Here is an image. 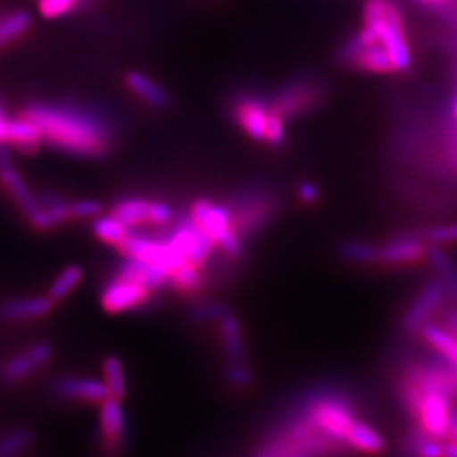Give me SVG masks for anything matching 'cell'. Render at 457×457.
Here are the masks:
<instances>
[{
  "instance_id": "cell-1",
  "label": "cell",
  "mask_w": 457,
  "mask_h": 457,
  "mask_svg": "<svg viewBox=\"0 0 457 457\" xmlns=\"http://www.w3.org/2000/svg\"><path fill=\"white\" fill-rule=\"evenodd\" d=\"M21 115L39 128L43 145L68 156L104 158L114 146L115 134L105 115L71 102L28 104Z\"/></svg>"
},
{
  "instance_id": "cell-2",
  "label": "cell",
  "mask_w": 457,
  "mask_h": 457,
  "mask_svg": "<svg viewBox=\"0 0 457 457\" xmlns=\"http://www.w3.org/2000/svg\"><path fill=\"white\" fill-rule=\"evenodd\" d=\"M362 22L376 41L386 49L396 71H407L411 65V54L405 39L403 16L393 0H364Z\"/></svg>"
},
{
  "instance_id": "cell-3",
  "label": "cell",
  "mask_w": 457,
  "mask_h": 457,
  "mask_svg": "<svg viewBox=\"0 0 457 457\" xmlns=\"http://www.w3.org/2000/svg\"><path fill=\"white\" fill-rule=\"evenodd\" d=\"M226 205L230 212L232 228L245 241L266 228L279 209L277 195L262 187H245L230 196Z\"/></svg>"
},
{
  "instance_id": "cell-4",
  "label": "cell",
  "mask_w": 457,
  "mask_h": 457,
  "mask_svg": "<svg viewBox=\"0 0 457 457\" xmlns=\"http://www.w3.org/2000/svg\"><path fill=\"white\" fill-rule=\"evenodd\" d=\"M188 212L196 224L212 237L220 253L234 262L245 258V239L232 228L230 212L226 204L212 202L211 198H196L192 202Z\"/></svg>"
},
{
  "instance_id": "cell-5",
  "label": "cell",
  "mask_w": 457,
  "mask_h": 457,
  "mask_svg": "<svg viewBox=\"0 0 457 457\" xmlns=\"http://www.w3.org/2000/svg\"><path fill=\"white\" fill-rule=\"evenodd\" d=\"M322 83L311 77H296L278 88L277 94L270 97V107L287 122L295 117H302L315 111L322 104Z\"/></svg>"
},
{
  "instance_id": "cell-6",
  "label": "cell",
  "mask_w": 457,
  "mask_h": 457,
  "mask_svg": "<svg viewBox=\"0 0 457 457\" xmlns=\"http://www.w3.org/2000/svg\"><path fill=\"white\" fill-rule=\"evenodd\" d=\"M98 445L104 457H122L129 445V422L120 400L107 398L98 410Z\"/></svg>"
},
{
  "instance_id": "cell-7",
  "label": "cell",
  "mask_w": 457,
  "mask_h": 457,
  "mask_svg": "<svg viewBox=\"0 0 457 457\" xmlns=\"http://www.w3.org/2000/svg\"><path fill=\"white\" fill-rule=\"evenodd\" d=\"M111 213L131 228H166L177 217L170 204L163 200H147L145 196H120L112 205Z\"/></svg>"
},
{
  "instance_id": "cell-8",
  "label": "cell",
  "mask_w": 457,
  "mask_h": 457,
  "mask_svg": "<svg viewBox=\"0 0 457 457\" xmlns=\"http://www.w3.org/2000/svg\"><path fill=\"white\" fill-rule=\"evenodd\" d=\"M53 356L54 351L51 343L34 341L0 364V381L5 386H17L46 368Z\"/></svg>"
},
{
  "instance_id": "cell-9",
  "label": "cell",
  "mask_w": 457,
  "mask_h": 457,
  "mask_svg": "<svg viewBox=\"0 0 457 457\" xmlns=\"http://www.w3.org/2000/svg\"><path fill=\"white\" fill-rule=\"evenodd\" d=\"M230 115L234 122L256 143L266 145L268 120L271 115L270 97L256 92L237 94L230 102Z\"/></svg>"
},
{
  "instance_id": "cell-10",
  "label": "cell",
  "mask_w": 457,
  "mask_h": 457,
  "mask_svg": "<svg viewBox=\"0 0 457 457\" xmlns=\"http://www.w3.org/2000/svg\"><path fill=\"white\" fill-rule=\"evenodd\" d=\"M156 294L149 292L143 285L134 283L129 279L112 277L109 279L102 290H100V307L102 311L119 315L126 312L137 311L141 307H146Z\"/></svg>"
},
{
  "instance_id": "cell-11",
  "label": "cell",
  "mask_w": 457,
  "mask_h": 457,
  "mask_svg": "<svg viewBox=\"0 0 457 457\" xmlns=\"http://www.w3.org/2000/svg\"><path fill=\"white\" fill-rule=\"evenodd\" d=\"M0 185L28 220L39 211V198L19 173L7 145H0Z\"/></svg>"
},
{
  "instance_id": "cell-12",
  "label": "cell",
  "mask_w": 457,
  "mask_h": 457,
  "mask_svg": "<svg viewBox=\"0 0 457 457\" xmlns=\"http://www.w3.org/2000/svg\"><path fill=\"white\" fill-rule=\"evenodd\" d=\"M451 403H453V398H449L444 393H425L410 417L415 420L417 427H420L424 430L427 436L444 442L445 430H447L449 419H451V411H453Z\"/></svg>"
},
{
  "instance_id": "cell-13",
  "label": "cell",
  "mask_w": 457,
  "mask_h": 457,
  "mask_svg": "<svg viewBox=\"0 0 457 457\" xmlns=\"http://www.w3.org/2000/svg\"><path fill=\"white\" fill-rule=\"evenodd\" d=\"M447 294L449 290L442 278H434L427 281L403 315V330L409 334L419 332V328L427 324L428 319L441 309L442 302L445 300Z\"/></svg>"
},
{
  "instance_id": "cell-14",
  "label": "cell",
  "mask_w": 457,
  "mask_h": 457,
  "mask_svg": "<svg viewBox=\"0 0 457 457\" xmlns=\"http://www.w3.org/2000/svg\"><path fill=\"white\" fill-rule=\"evenodd\" d=\"M51 395L63 402H80V403H97L111 398L105 383L87 378V376H58L51 383Z\"/></svg>"
},
{
  "instance_id": "cell-15",
  "label": "cell",
  "mask_w": 457,
  "mask_h": 457,
  "mask_svg": "<svg viewBox=\"0 0 457 457\" xmlns=\"http://www.w3.org/2000/svg\"><path fill=\"white\" fill-rule=\"evenodd\" d=\"M114 277L139 283L153 294L171 292V271L154 262L122 256L115 266Z\"/></svg>"
},
{
  "instance_id": "cell-16",
  "label": "cell",
  "mask_w": 457,
  "mask_h": 457,
  "mask_svg": "<svg viewBox=\"0 0 457 457\" xmlns=\"http://www.w3.org/2000/svg\"><path fill=\"white\" fill-rule=\"evenodd\" d=\"M56 305L58 303L53 302L48 295L5 298L0 302V320L7 324L43 320L54 312Z\"/></svg>"
},
{
  "instance_id": "cell-17",
  "label": "cell",
  "mask_w": 457,
  "mask_h": 457,
  "mask_svg": "<svg viewBox=\"0 0 457 457\" xmlns=\"http://www.w3.org/2000/svg\"><path fill=\"white\" fill-rule=\"evenodd\" d=\"M427 249L422 237L413 234H402L378 247V262L385 266H413L424 262Z\"/></svg>"
},
{
  "instance_id": "cell-18",
  "label": "cell",
  "mask_w": 457,
  "mask_h": 457,
  "mask_svg": "<svg viewBox=\"0 0 457 457\" xmlns=\"http://www.w3.org/2000/svg\"><path fill=\"white\" fill-rule=\"evenodd\" d=\"M217 328H219V339H220V347H222L226 362H247L245 330H243L241 319L230 311L217 324Z\"/></svg>"
},
{
  "instance_id": "cell-19",
  "label": "cell",
  "mask_w": 457,
  "mask_h": 457,
  "mask_svg": "<svg viewBox=\"0 0 457 457\" xmlns=\"http://www.w3.org/2000/svg\"><path fill=\"white\" fill-rule=\"evenodd\" d=\"M37 198H39V211L28 220L34 230L49 232L70 222L68 202L62 196L43 194V195H37Z\"/></svg>"
},
{
  "instance_id": "cell-20",
  "label": "cell",
  "mask_w": 457,
  "mask_h": 457,
  "mask_svg": "<svg viewBox=\"0 0 457 457\" xmlns=\"http://www.w3.org/2000/svg\"><path fill=\"white\" fill-rule=\"evenodd\" d=\"M43 145V136L39 128L26 115H17L9 119L7 146L16 147L22 154H36Z\"/></svg>"
},
{
  "instance_id": "cell-21",
  "label": "cell",
  "mask_w": 457,
  "mask_h": 457,
  "mask_svg": "<svg viewBox=\"0 0 457 457\" xmlns=\"http://www.w3.org/2000/svg\"><path fill=\"white\" fill-rule=\"evenodd\" d=\"M126 87L139 100H143L151 109H164L170 105V97L164 92L163 87H160L153 79H149L141 71H128L126 73Z\"/></svg>"
},
{
  "instance_id": "cell-22",
  "label": "cell",
  "mask_w": 457,
  "mask_h": 457,
  "mask_svg": "<svg viewBox=\"0 0 457 457\" xmlns=\"http://www.w3.org/2000/svg\"><path fill=\"white\" fill-rule=\"evenodd\" d=\"M347 445L353 449V453L378 456L386 449V441L371 425L356 419L349 427Z\"/></svg>"
},
{
  "instance_id": "cell-23",
  "label": "cell",
  "mask_w": 457,
  "mask_h": 457,
  "mask_svg": "<svg viewBox=\"0 0 457 457\" xmlns=\"http://www.w3.org/2000/svg\"><path fill=\"white\" fill-rule=\"evenodd\" d=\"M205 290H207V279H205L204 268L195 266L192 262H185L171 273L173 294L187 296V298H196Z\"/></svg>"
},
{
  "instance_id": "cell-24",
  "label": "cell",
  "mask_w": 457,
  "mask_h": 457,
  "mask_svg": "<svg viewBox=\"0 0 457 457\" xmlns=\"http://www.w3.org/2000/svg\"><path fill=\"white\" fill-rule=\"evenodd\" d=\"M228 312L230 309L224 302L196 296L192 298L190 305L187 307V319L195 326H217Z\"/></svg>"
},
{
  "instance_id": "cell-25",
  "label": "cell",
  "mask_w": 457,
  "mask_h": 457,
  "mask_svg": "<svg viewBox=\"0 0 457 457\" xmlns=\"http://www.w3.org/2000/svg\"><path fill=\"white\" fill-rule=\"evenodd\" d=\"M33 17L26 11H12L0 16V49L14 45L29 33Z\"/></svg>"
},
{
  "instance_id": "cell-26",
  "label": "cell",
  "mask_w": 457,
  "mask_h": 457,
  "mask_svg": "<svg viewBox=\"0 0 457 457\" xmlns=\"http://www.w3.org/2000/svg\"><path fill=\"white\" fill-rule=\"evenodd\" d=\"M102 381L105 383L111 398L124 402L128 396V378L122 360L115 354H109L102 361Z\"/></svg>"
},
{
  "instance_id": "cell-27",
  "label": "cell",
  "mask_w": 457,
  "mask_h": 457,
  "mask_svg": "<svg viewBox=\"0 0 457 457\" xmlns=\"http://www.w3.org/2000/svg\"><path fill=\"white\" fill-rule=\"evenodd\" d=\"M129 232H131V228H128L112 213H109V215L100 213L96 219H92V234L104 245L117 247L128 237Z\"/></svg>"
},
{
  "instance_id": "cell-28",
  "label": "cell",
  "mask_w": 457,
  "mask_h": 457,
  "mask_svg": "<svg viewBox=\"0 0 457 457\" xmlns=\"http://www.w3.org/2000/svg\"><path fill=\"white\" fill-rule=\"evenodd\" d=\"M83 277L85 275H83L82 266L70 264V266H66L65 270H62L58 273V277L53 279V283L49 285L46 295H48L53 302L62 303L80 287Z\"/></svg>"
},
{
  "instance_id": "cell-29",
  "label": "cell",
  "mask_w": 457,
  "mask_h": 457,
  "mask_svg": "<svg viewBox=\"0 0 457 457\" xmlns=\"http://www.w3.org/2000/svg\"><path fill=\"white\" fill-rule=\"evenodd\" d=\"M351 65L356 66L358 70H362V71H368V73H393V71H396L390 54L381 45L366 46Z\"/></svg>"
},
{
  "instance_id": "cell-30",
  "label": "cell",
  "mask_w": 457,
  "mask_h": 457,
  "mask_svg": "<svg viewBox=\"0 0 457 457\" xmlns=\"http://www.w3.org/2000/svg\"><path fill=\"white\" fill-rule=\"evenodd\" d=\"M405 449L413 457H444V442L427 436L417 425H413L407 436Z\"/></svg>"
},
{
  "instance_id": "cell-31",
  "label": "cell",
  "mask_w": 457,
  "mask_h": 457,
  "mask_svg": "<svg viewBox=\"0 0 457 457\" xmlns=\"http://www.w3.org/2000/svg\"><path fill=\"white\" fill-rule=\"evenodd\" d=\"M34 442V430L31 427L21 425L7 434L0 436V457L22 456Z\"/></svg>"
},
{
  "instance_id": "cell-32",
  "label": "cell",
  "mask_w": 457,
  "mask_h": 457,
  "mask_svg": "<svg viewBox=\"0 0 457 457\" xmlns=\"http://www.w3.org/2000/svg\"><path fill=\"white\" fill-rule=\"evenodd\" d=\"M339 254L345 262L373 264L378 262V245L366 241H345L339 245Z\"/></svg>"
},
{
  "instance_id": "cell-33",
  "label": "cell",
  "mask_w": 457,
  "mask_h": 457,
  "mask_svg": "<svg viewBox=\"0 0 457 457\" xmlns=\"http://www.w3.org/2000/svg\"><path fill=\"white\" fill-rule=\"evenodd\" d=\"M224 379L228 388L236 392H245L254 385V375L247 362H228L224 368Z\"/></svg>"
},
{
  "instance_id": "cell-34",
  "label": "cell",
  "mask_w": 457,
  "mask_h": 457,
  "mask_svg": "<svg viewBox=\"0 0 457 457\" xmlns=\"http://www.w3.org/2000/svg\"><path fill=\"white\" fill-rule=\"evenodd\" d=\"M419 236L422 237V241L427 245L442 247V245H457V222L424 228Z\"/></svg>"
},
{
  "instance_id": "cell-35",
  "label": "cell",
  "mask_w": 457,
  "mask_h": 457,
  "mask_svg": "<svg viewBox=\"0 0 457 457\" xmlns=\"http://www.w3.org/2000/svg\"><path fill=\"white\" fill-rule=\"evenodd\" d=\"M79 5H80V0H37L39 14L51 21L68 16Z\"/></svg>"
},
{
  "instance_id": "cell-36",
  "label": "cell",
  "mask_w": 457,
  "mask_h": 457,
  "mask_svg": "<svg viewBox=\"0 0 457 457\" xmlns=\"http://www.w3.org/2000/svg\"><path fill=\"white\" fill-rule=\"evenodd\" d=\"M104 212L102 204L97 200H71L68 202V217L71 220H92Z\"/></svg>"
},
{
  "instance_id": "cell-37",
  "label": "cell",
  "mask_w": 457,
  "mask_h": 457,
  "mask_svg": "<svg viewBox=\"0 0 457 457\" xmlns=\"http://www.w3.org/2000/svg\"><path fill=\"white\" fill-rule=\"evenodd\" d=\"M296 196L302 204L313 205L320 198V192H319V187L313 181H300L298 187H296Z\"/></svg>"
},
{
  "instance_id": "cell-38",
  "label": "cell",
  "mask_w": 457,
  "mask_h": 457,
  "mask_svg": "<svg viewBox=\"0 0 457 457\" xmlns=\"http://www.w3.org/2000/svg\"><path fill=\"white\" fill-rule=\"evenodd\" d=\"M442 327H445L451 334H454L457 337V311L449 312L445 315V320H444Z\"/></svg>"
},
{
  "instance_id": "cell-39",
  "label": "cell",
  "mask_w": 457,
  "mask_h": 457,
  "mask_svg": "<svg viewBox=\"0 0 457 457\" xmlns=\"http://www.w3.org/2000/svg\"><path fill=\"white\" fill-rule=\"evenodd\" d=\"M7 129H9V119L5 117L0 107V145H7Z\"/></svg>"
},
{
  "instance_id": "cell-40",
  "label": "cell",
  "mask_w": 457,
  "mask_h": 457,
  "mask_svg": "<svg viewBox=\"0 0 457 457\" xmlns=\"http://www.w3.org/2000/svg\"><path fill=\"white\" fill-rule=\"evenodd\" d=\"M420 2H422V4H425V5H430V7H432V5L439 7V5H442V4L445 2V0H420Z\"/></svg>"
},
{
  "instance_id": "cell-41",
  "label": "cell",
  "mask_w": 457,
  "mask_h": 457,
  "mask_svg": "<svg viewBox=\"0 0 457 457\" xmlns=\"http://www.w3.org/2000/svg\"><path fill=\"white\" fill-rule=\"evenodd\" d=\"M451 114L454 117V120L457 122V96L454 100H453V105H451Z\"/></svg>"
},
{
  "instance_id": "cell-42",
  "label": "cell",
  "mask_w": 457,
  "mask_h": 457,
  "mask_svg": "<svg viewBox=\"0 0 457 457\" xmlns=\"http://www.w3.org/2000/svg\"><path fill=\"white\" fill-rule=\"evenodd\" d=\"M451 415H453V417H456L457 419V409L454 410V411H451Z\"/></svg>"
}]
</instances>
